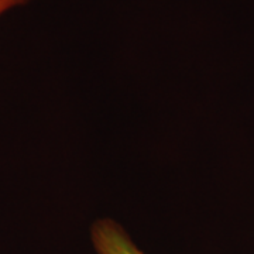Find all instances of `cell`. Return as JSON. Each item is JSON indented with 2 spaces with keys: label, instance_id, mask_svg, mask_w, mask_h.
I'll list each match as a JSON object with an SVG mask.
<instances>
[{
  "label": "cell",
  "instance_id": "6da1fadb",
  "mask_svg": "<svg viewBox=\"0 0 254 254\" xmlns=\"http://www.w3.org/2000/svg\"><path fill=\"white\" fill-rule=\"evenodd\" d=\"M89 240L95 254H147L126 227L112 218L96 219L89 229Z\"/></svg>",
  "mask_w": 254,
  "mask_h": 254
},
{
  "label": "cell",
  "instance_id": "7a4b0ae2",
  "mask_svg": "<svg viewBox=\"0 0 254 254\" xmlns=\"http://www.w3.org/2000/svg\"><path fill=\"white\" fill-rule=\"evenodd\" d=\"M27 0H0V16L3 13H6L7 10L13 9L16 6H20L23 3H26Z\"/></svg>",
  "mask_w": 254,
  "mask_h": 254
}]
</instances>
